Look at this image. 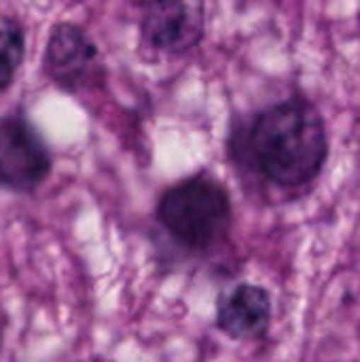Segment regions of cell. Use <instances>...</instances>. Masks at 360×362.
<instances>
[{
	"instance_id": "6da1fadb",
	"label": "cell",
	"mask_w": 360,
	"mask_h": 362,
	"mask_svg": "<svg viewBox=\"0 0 360 362\" xmlns=\"http://www.w3.org/2000/svg\"><path fill=\"white\" fill-rule=\"evenodd\" d=\"M244 155L272 185L297 189L312 182L329 155V140L318 110L289 100L263 110L250 125Z\"/></svg>"
},
{
	"instance_id": "7a4b0ae2",
	"label": "cell",
	"mask_w": 360,
	"mask_h": 362,
	"mask_svg": "<svg viewBox=\"0 0 360 362\" xmlns=\"http://www.w3.org/2000/svg\"><path fill=\"white\" fill-rule=\"evenodd\" d=\"M157 221L168 235L189 250H210L221 244L233 223L227 189L208 174L172 185L157 204Z\"/></svg>"
},
{
	"instance_id": "3957f363",
	"label": "cell",
	"mask_w": 360,
	"mask_h": 362,
	"mask_svg": "<svg viewBox=\"0 0 360 362\" xmlns=\"http://www.w3.org/2000/svg\"><path fill=\"white\" fill-rule=\"evenodd\" d=\"M51 174V153L23 117L0 119V185L15 193L36 191Z\"/></svg>"
},
{
	"instance_id": "277c9868",
	"label": "cell",
	"mask_w": 360,
	"mask_h": 362,
	"mask_svg": "<svg viewBox=\"0 0 360 362\" xmlns=\"http://www.w3.org/2000/svg\"><path fill=\"white\" fill-rule=\"evenodd\" d=\"M204 0H151L144 4L142 34L166 53H187L204 38Z\"/></svg>"
},
{
	"instance_id": "5b68a950",
	"label": "cell",
	"mask_w": 360,
	"mask_h": 362,
	"mask_svg": "<svg viewBox=\"0 0 360 362\" xmlns=\"http://www.w3.org/2000/svg\"><path fill=\"white\" fill-rule=\"evenodd\" d=\"M45 72L68 91L83 89L100 72L98 49L79 25L57 23L47 40Z\"/></svg>"
},
{
	"instance_id": "8992f818",
	"label": "cell",
	"mask_w": 360,
	"mask_h": 362,
	"mask_svg": "<svg viewBox=\"0 0 360 362\" xmlns=\"http://www.w3.org/2000/svg\"><path fill=\"white\" fill-rule=\"evenodd\" d=\"M272 322L269 293L257 284H238L219 297L216 327L238 341H252L267 333Z\"/></svg>"
},
{
	"instance_id": "52a82bcc",
	"label": "cell",
	"mask_w": 360,
	"mask_h": 362,
	"mask_svg": "<svg viewBox=\"0 0 360 362\" xmlns=\"http://www.w3.org/2000/svg\"><path fill=\"white\" fill-rule=\"evenodd\" d=\"M23 55L25 36L21 25L11 17L0 15V91L13 83L19 66L23 64Z\"/></svg>"
},
{
	"instance_id": "ba28073f",
	"label": "cell",
	"mask_w": 360,
	"mask_h": 362,
	"mask_svg": "<svg viewBox=\"0 0 360 362\" xmlns=\"http://www.w3.org/2000/svg\"><path fill=\"white\" fill-rule=\"evenodd\" d=\"M2 344H4V314H0V356H2Z\"/></svg>"
},
{
	"instance_id": "9c48e42d",
	"label": "cell",
	"mask_w": 360,
	"mask_h": 362,
	"mask_svg": "<svg viewBox=\"0 0 360 362\" xmlns=\"http://www.w3.org/2000/svg\"><path fill=\"white\" fill-rule=\"evenodd\" d=\"M132 2H136V4H142V6H144V4H149L151 0H132Z\"/></svg>"
}]
</instances>
